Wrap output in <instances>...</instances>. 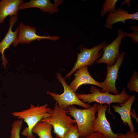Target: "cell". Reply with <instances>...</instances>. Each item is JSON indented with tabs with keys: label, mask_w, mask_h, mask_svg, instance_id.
I'll list each match as a JSON object with an SVG mask.
<instances>
[{
	"label": "cell",
	"mask_w": 138,
	"mask_h": 138,
	"mask_svg": "<svg viewBox=\"0 0 138 138\" xmlns=\"http://www.w3.org/2000/svg\"><path fill=\"white\" fill-rule=\"evenodd\" d=\"M48 107L47 104L41 106L38 105L36 106L31 103L29 108L11 113L13 116L17 117L19 119H22L27 123V127L21 132L23 135L27 138H35L32 133L33 128L41 120L51 115L50 111L52 109Z\"/></svg>",
	"instance_id": "cell-1"
},
{
	"label": "cell",
	"mask_w": 138,
	"mask_h": 138,
	"mask_svg": "<svg viewBox=\"0 0 138 138\" xmlns=\"http://www.w3.org/2000/svg\"><path fill=\"white\" fill-rule=\"evenodd\" d=\"M97 104L89 108L80 109L74 106H69L65 111L75 120L80 138H85L93 133L92 126L97 112Z\"/></svg>",
	"instance_id": "cell-2"
},
{
	"label": "cell",
	"mask_w": 138,
	"mask_h": 138,
	"mask_svg": "<svg viewBox=\"0 0 138 138\" xmlns=\"http://www.w3.org/2000/svg\"><path fill=\"white\" fill-rule=\"evenodd\" d=\"M51 116L40 122H45L51 124L56 135L63 138L74 127L76 123L74 119L68 116L65 111L60 108L56 102L54 108L50 111Z\"/></svg>",
	"instance_id": "cell-3"
},
{
	"label": "cell",
	"mask_w": 138,
	"mask_h": 138,
	"mask_svg": "<svg viewBox=\"0 0 138 138\" xmlns=\"http://www.w3.org/2000/svg\"><path fill=\"white\" fill-rule=\"evenodd\" d=\"M89 91L90 94H76L81 101L84 103L87 102L88 104L93 102L109 105L112 103L121 104L124 103L131 96L125 88H123L120 93L117 95L111 94L107 92H102L100 88H97L94 86L90 87Z\"/></svg>",
	"instance_id": "cell-4"
},
{
	"label": "cell",
	"mask_w": 138,
	"mask_h": 138,
	"mask_svg": "<svg viewBox=\"0 0 138 138\" xmlns=\"http://www.w3.org/2000/svg\"><path fill=\"white\" fill-rule=\"evenodd\" d=\"M56 77L63 87V93L60 94L47 91L46 93L56 101L60 108L65 111L69 106L74 105L80 106L85 109L91 107V105L83 102L78 98L75 93L68 85L61 73H57Z\"/></svg>",
	"instance_id": "cell-5"
},
{
	"label": "cell",
	"mask_w": 138,
	"mask_h": 138,
	"mask_svg": "<svg viewBox=\"0 0 138 138\" xmlns=\"http://www.w3.org/2000/svg\"><path fill=\"white\" fill-rule=\"evenodd\" d=\"M107 44L103 41L97 45L87 49L84 45H80L78 48L79 53L77 54V60L72 70L64 78L65 79L68 78L78 68L85 66H92L102 56V51H100Z\"/></svg>",
	"instance_id": "cell-6"
},
{
	"label": "cell",
	"mask_w": 138,
	"mask_h": 138,
	"mask_svg": "<svg viewBox=\"0 0 138 138\" xmlns=\"http://www.w3.org/2000/svg\"><path fill=\"white\" fill-rule=\"evenodd\" d=\"M127 32H124L121 29H118L117 37L111 43L107 44L103 48L102 50V56L96 62L97 63H105L108 66L113 65L120 56L119 49L121 40L125 37Z\"/></svg>",
	"instance_id": "cell-7"
},
{
	"label": "cell",
	"mask_w": 138,
	"mask_h": 138,
	"mask_svg": "<svg viewBox=\"0 0 138 138\" xmlns=\"http://www.w3.org/2000/svg\"><path fill=\"white\" fill-rule=\"evenodd\" d=\"M125 54V52H122L113 65L111 66H107V73L105 79L103 82L100 83L102 87L101 92H111L116 95L120 94L116 88V83L119 70L123 63Z\"/></svg>",
	"instance_id": "cell-8"
},
{
	"label": "cell",
	"mask_w": 138,
	"mask_h": 138,
	"mask_svg": "<svg viewBox=\"0 0 138 138\" xmlns=\"http://www.w3.org/2000/svg\"><path fill=\"white\" fill-rule=\"evenodd\" d=\"M36 29L34 27L24 25L20 22L18 26V36L12 44L13 46L16 47L19 43H30L35 40L40 41L42 39H48L56 41L60 37L57 36H40L36 33Z\"/></svg>",
	"instance_id": "cell-9"
},
{
	"label": "cell",
	"mask_w": 138,
	"mask_h": 138,
	"mask_svg": "<svg viewBox=\"0 0 138 138\" xmlns=\"http://www.w3.org/2000/svg\"><path fill=\"white\" fill-rule=\"evenodd\" d=\"M109 105L97 104V117L94 122L92 130L93 132L101 133L108 138H116L117 134L113 132L106 116V112Z\"/></svg>",
	"instance_id": "cell-10"
},
{
	"label": "cell",
	"mask_w": 138,
	"mask_h": 138,
	"mask_svg": "<svg viewBox=\"0 0 138 138\" xmlns=\"http://www.w3.org/2000/svg\"><path fill=\"white\" fill-rule=\"evenodd\" d=\"M52 3L49 0H31L27 2H23L18 6V10H20L31 8H39L44 13L53 14L57 12L58 7L63 2V0H55Z\"/></svg>",
	"instance_id": "cell-11"
},
{
	"label": "cell",
	"mask_w": 138,
	"mask_h": 138,
	"mask_svg": "<svg viewBox=\"0 0 138 138\" xmlns=\"http://www.w3.org/2000/svg\"><path fill=\"white\" fill-rule=\"evenodd\" d=\"M136 99L135 95L131 96L129 99L124 103L117 105H113L112 108L114 111L119 114L120 116V119L123 123L128 124L131 131H135L134 124L132 121L131 116V109L132 105Z\"/></svg>",
	"instance_id": "cell-12"
},
{
	"label": "cell",
	"mask_w": 138,
	"mask_h": 138,
	"mask_svg": "<svg viewBox=\"0 0 138 138\" xmlns=\"http://www.w3.org/2000/svg\"><path fill=\"white\" fill-rule=\"evenodd\" d=\"M76 71L74 74L75 78L69 85L74 92L80 86L84 84H91L102 88L100 83L95 80L89 74L88 66L80 67Z\"/></svg>",
	"instance_id": "cell-13"
},
{
	"label": "cell",
	"mask_w": 138,
	"mask_h": 138,
	"mask_svg": "<svg viewBox=\"0 0 138 138\" xmlns=\"http://www.w3.org/2000/svg\"><path fill=\"white\" fill-rule=\"evenodd\" d=\"M129 19L138 20V12L130 14L127 11L119 7L109 13L107 17L105 27L110 29H112L113 25L114 23L121 22L125 24L126 21Z\"/></svg>",
	"instance_id": "cell-14"
},
{
	"label": "cell",
	"mask_w": 138,
	"mask_h": 138,
	"mask_svg": "<svg viewBox=\"0 0 138 138\" xmlns=\"http://www.w3.org/2000/svg\"><path fill=\"white\" fill-rule=\"evenodd\" d=\"M18 19L17 16H14L10 17L9 21V27L7 33L2 40L0 42V53L1 54V60L2 61V66L5 68L8 62L4 55L5 51L6 49L9 48L10 46L12 44L17 37L18 33V26L16 30H12L13 26Z\"/></svg>",
	"instance_id": "cell-15"
},
{
	"label": "cell",
	"mask_w": 138,
	"mask_h": 138,
	"mask_svg": "<svg viewBox=\"0 0 138 138\" xmlns=\"http://www.w3.org/2000/svg\"><path fill=\"white\" fill-rule=\"evenodd\" d=\"M23 0H1L0 1V24L3 23L8 16H17L18 7Z\"/></svg>",
	"instance_id": "cell-16"
},
{
	"label": "cell",
	"mask_w": 138,
	"mask_h": 138,
	"mask_svg": "<svg viewBox=\"0 0 138 138\" xmlns=\"http://www.w3.org/2000/svg\"><path fill=\"white\" fill-rule=\"evenodd\" d=\"M52 125L45 122H39L33 128L32 132L36 134L40 138H53L51 131Z\"/></svg>",
	"instance_id": "cell-17"
},
{
	"label": "cell",
	"mask_w": 138,
	"mask_h": 138,
	"mask_svg": "<svg viewBox=\"0 0 138 138\" xmlns=\"http://www.w3.org/2000/svg\"><path fill=\"white\" fill-rule=\"evenodd\" d=\"M117 0H106L103 3L102 7L100 12V16L103 17L107 13L111 12L116 9L115 5Z\"/></svg>",
	"instance_id": "cell-18"
},
{
	"label": "cell",
	"mask_w": 138,
	"mask_h": 138,
	"mask_svg": "<svg viewBox=\"0 0 138 138\" xmlns=\"http://www.w3.org/2000/svg\"><path fill=\"white\" fill-rule=\"evenodd\" d=\"M22 124V119L15 120L13 122L10 131V138H20V132Z\"/></svg>",
	"instance_id": "cell-19"
},
{
	"label": "cell",
	"mask_w": 138,
	"mask_h": 138,
	"mask_svg": "<svg viewBox=\"0 0 138 138\" xmlns=\"http://www.w3.org/2000/svg\"><path fill=\"white\" fill-rule=\"evenodd\" d=\"M127 85V88L130 91L138 93V73L136 71L134 72Z\"/></svg>",
	"instance_id": "cell-20"
},
{
	"label": "cell",
	"mask_w": 138,
	"mask_h": 138,
	"mask_svg": "<svg viewBox=\"0 0 138 138\" xmlns=\"http://www.w3.org/2000/svg\"><path fill=\"white\" fill-rule=\"evenodd\" d=\"M79 134L77 126L76 123L73 128L63 137L62 138L56 135L55 138H79Z\"/></svg>",
	"instance_id": "cell-21"
},
{
	"label": "cell",
	"mask_w": 138,
	"mask_h": 138,
	"mask_svg": "<svg viewBox=\"0 0 138 138\" xmlns=\"http://www.w3.org/2000/svg\"><path fill=\"white\" fill-rule=\"evenodd\" d=\"M116 138H138V133L135 131L132 132L129 130L125 134H117Z\"/></svg>",
	"instance_id": "cell-22"
},
{
	"label": "cell",
	"mask_w": 138,
	"mask_h": 138,
	"mask_svg": "<svg viewBox=\"0 0 138 138\" xmlns=\"http://www.w3.org/2000/svg\"><path fill=\"white\" fill-rule=\"evenodd\" d=\"M128 36L131 38V40L135 43L138 42V31H134L131 33L127 32L125 35V37Z\"/></svg>",
	"instance_id": "cell-23"
},
{
	"label": "cell",
	"mask_w": 138,
	"mask_h": 138,
	"mask_svg": "<svg viewBox=\"0 0 138 138\" xmlns=\"http://www.w3.org/2000/svg\"><path fill=\"white\" fill-rule=\"evenodd\" d=\"M85 138H108L102 134L98 132L92 133Z\"/></svg>",
	"instance_id": "cell-24"
},
{
	"label": "cell",
	"mask_w": 138,
	"mask_h": 138,
	"mask_svg": "<svg viewBox=\"0 0 138 138\" xmlns=\"http://www.w3.org/2000/svg\"><path fill=\"white\" fill-rule=\"evenodd\" d=\"M130 28L131 30H133V31H138V27L137 25L135 26H131L130 27Z\"/></svg>",
	"instance_id": "cell-25"
}]
</instances>
